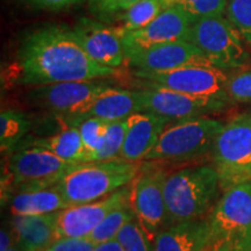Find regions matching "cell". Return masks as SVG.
<instances>
[{
	"mask_svg": "<svg viewBox=\"0 0 251 251\" xmlns=\"http://www.w3.org/2000/svg\"><path fill=\"white\" fill-rule=\"evenodd\" d=\"M139 162L122 159L80 163L56 185L69 206L97 201L129 185L142 170Z\"/></svg>",
	"mask_w": 251,
	"mask_h": 251,
	"instance_id": "3957f363",
	"label": "cell"
},
{
	"mask_svg": "<svg viewBox=\"0 0 251 251\" xmlns=\"http://www.w3.org/2000/svg\"><path fill=\"white\" fill-rule=\"evenodd\" d=\"M94 247L86 237H67L56 240L45 251H93Z\"/></svg>",
	"mask_w": 251,
	"mask_h": 251,
	"instance_id": "d6a6232c",
	"label": "cell"
},
{
	"mask_svg": "<svg viewBox=\"0 0 251 251\" xmlns=\"http://www.w3.org/2000/svg\"><path fill=\"white\" fill-rule=\"evenodd\" d=\"M219 176L212 165L186 168L168 175L164 199L168 226L201 219L218 196Z\"/></svg>",
	"mask_w": 251,
	"mask_h": 251,
	"instance_id": "7a4b0ae2",
	"label": "cell"
},
{
	"mask_svg": "<svg viewBox=\"0 0 251 251\" xmlns=\"http://www.w3.org/2000/svg\"><path fill=\"white\" fill-rule=\"evenodd\" d=\"M111 85L99 80L69 81L33 86L28 92L30 103L61 117H80L92 101Z\"/></svg>",
	"mask_w": 251,
	"mask_h": 251,
	"instance_id": "9c48e42d",
	"label": "cell"
},
{
	"mask_svg": "<svg viewBox=\"0 0 251 251\" xmlns=\"http://www.w3.org/2000/svg\"><path fill=\"white\" fill-rule=\"evenodd\" d=\"M136 218L134 209L131 208L130 202L119 206L114 211H112L105 219L100 222L98 227L94 228V230L86 238L94 244H99L106 241L113 240L117 237L121 228Z\"/></svg>",
	"mask_w": 251,
	"mask_h": 251,
	"instance_id": "484cf974",
	"label": "cell"
},
{
	"mask_svg": "<svg viewBox=\"0 0 251 251\" xmlns=\"http://www.w3.org/2000/svg\"><path fill=\"white\" fill-rule=\"evenodd\" d=\"M7 251H23V250H21V248L19 247L18 244H13V246L9 248Z\"/></svg>",
	"mask_w": 251,
	"mask_h": 251,
	"instance_id": "f35d334b",
	"label": "cell"
},
{
	"mask_svg": "<svg viewBox=\"0 0 251 251\" xmlns=\"http://www.w3.org/2000/svg\"><path fill=\"white\" fill-rule=\"evenodd\" d=\"M31 122L26 114L17 109H5L0 114V148L2 155L12 153L23 142Z\"/></svg>",
	"mask_w": 251,
	"mask_h": 251,
	"instance_id": "603a6c76",
	"label": "cell"
},
{
	"mask_svg": "<svg viewBox=\"0 0 251 251\" xmlns=\"http://www.w3.org/2000/svg\"><path fill=\"white\" fill-rule=\"evenodd\" d=\"M170 6L169 0H140L119 19V25L115 27L119 28L122 36L130 31L140 30Z\"/></svg>",
	"mask_w": 251,
	"mask_h": 251,
	"instance_id": "cb8c5ba5",
	"label": "cell"
},
{
	"mask_svg": "<svg viewBox=\"0 0 251 251\" xmlns=\"http://www.w3.org/2000/svg\"><path fill=\"white\" fill-rule=\"evenodd\" d=\"M58 212L45 215H13L11 221L15 244L23 251H45L56 241Z\"/></svg>",
	"mask_w": 251,
	"mask_h": 251,
	"instance_id": "d6986e66",
	"label": "cell"
},
{
	"mask_svg": "<svg viewBox=\"0 0 251 251\" xmlns=\"http://www.w3.org/2000/svg\"><path fill=\"white\" fill-rule=\"evenodd\" d=\"M20 144L41 147L71 163H77V164L87 163V153L79 130L76 126L69 125L64 120H63L62 129H59L57 133L47 137L28 139L25 142L23 141Z\"/></svg>",
	"mask_w": 251,
	"mask_h": 251,
	"instance_id": "44dd1931",
	"label": "cell"
},
{
	"mask_svg": "<svg viewBox=\"0 0 251 251\" xmlns=\"http://www.w3.org/2000/svg\"><path fill=\"white\" fill-rule=\"evenodd\" d=\"M220 188L251 181V114L243 113L224 126L213 147Z\"/></svg>",
	"mask_w": 251,
	"mask_h": 251,
	"instance_id": "5b68a950",
	"label": "cell"
},
{
	"mask_svg": "<svg viewBox=\"0 0 251 251\" xmlns=\"http://www.w3.org/2000/svg\"><path fill=\"white\" fill-rule=\"evenodd\" d=\"M77 165L41 147L20 144L9 153L2 171L11 177L12 191L20 193L55 186Z\"/></svg>",
	"mask_w": 251,
	"mask_h": 251,
	"instance_id": "8992f818",
	"label": "cell"
},
{
	"mask_svg": "<svg viewBox=\"0 0 251 251\" xmlns=\"http://www.w3.org/2000/svg\"><path fill=\"white\" fill-rule=\"evenodd\" d=\"M131 186L83 205L69 206L58 212L56 222V240L67 237H86L98 227L100 222L119 206L130 202Z\"/></svg>",
	"mask_w": 251,
	"mask_h": 251,
	"instance_id": "4fadbf2b",
	"label": "cell"
},
{
	"mask_svg": "<svg viewBox=\"0 0 251 251\" xmlns=\"http://www.w3.org/2000/svg\"><path fill=\"white\" fill-rule=\"evenodd\" d=\"M224 126L221 121L208 117L176 121L165 128L144 159L150 162H186L205 156L213 150Z\"/></svg>",
	"mask_w": 251,
	"mask_h": 251,
	"instance_id": "277c9868",
	"label": "cell"
},
{
	"mask_svg": "<svg viewBox=\"0 0 251 251\" xmlns=\"http://www.w3.org/2000/svg\"><path fill=\"white\" fill-rule=\"evenodd\" d=\"M134 75L142 84L164 87L200 99L214 100L229 105L227 90L228 74L215 67H186L165 72H137Z\"/></svg>",
	"mask_w": 251,
	"mask_h": 251,
	"instance_id": "ba28073f",
	"label": "cell"
},
{
	"mask_svg": "<svg viewBox=\"0 0 251 251\" xmlns=\"http://www.w3.org/2000/svg\"><path fill=\"white\" fill-rule=\"evenodd\" d=\"M17 68L19 83L31 86L101 80L117 74L114 69L94 62L74 30L55 25L39 28L25 37Z\"/></svg>",
	"mask_w": 251,
	"mask_h": 251,
	"instance_id": "6da1fadb",
	"label": "cell"
},
{
	"mask_svg": "<svg viewBox=\"0 0 251 251\" xmlns=\"http://www.w3.org/2000/svg\"><path fill=\"white\" fill-rule=\"evenodd\" d=\"M229 251H251V235L231 242Z\"/></svg>",
	"mask_w": 251,
	"mask_h": 251,
	"instance_id": "d590c367",
	"label": "cell"
},
{
	"mask_svg": "<svg viewBox=\"0 0 251 251\" xmlns=\"http://www.w3.org/2000/svg\"><path fill=\"white\" fill-rule=\"evenodd\" d=\"M115 238L120 242L125 251H153L152 240L136 218L127 222Z\"/></svg>",
	"mask_w": 251,
	"mask_h": 251,
	"instance_id": "f1b7e54d",
	"label": "cell"
},
{
	"mask_svg": "<svg viewBox=\"0 0 251 251\" xmlns=\"http://www.w3.org/2000/svg\"><path fill=\"white\" fill-rule=\"evenodd\" d=\"M250 114H251V112H250Z\"/></svg>",
	"mask_w": 251,
	"mask_h": 251,
	"instance_id": "ab89813d",
	"label": "cell"
},
{
	"mask_svg": "<svg viewBox=\"0 0 251 251\" xmlns=\"http://www.w3.org/2000/svg\"><path fill=\"white\" fill-rule=\"evenodd\" d=\"M221 70H238L251 62L247 42L225 17H209L196 20L188 40Z\"/></svg>",
	"mask_w": 251,
	"mask_h": 251,
	"instance_id": "52a82bcc",
	"label": "cell"
},
{
	"mask_svg": "<svg viewBox=\"0 0 251 251\" xmlns=\"http://www.w3.org/2000/svg\"><path fill=\"white\" fill-rule=\"evenodd\" d=\"M225 14L251 48V0H228Z\"/></svg>",
	"mask_w": 251,
	"mask_h": 251,
	"instance_id": "f546056e",
	"label": "cell"
},
{
	"mask_svg": "<svg viewBox=\"0 0 251 251\" xmlns=\"http://www.w3.org/2000/svg\"><path fill=\"white\" fill-rule=\"evenodd\" d=\"M140 0H89L93 15L105 23L118 21L131 6Z\"/></svg>",
	"mask_w": 251,
	"mask_h": 251,
	"instance_id": "1f68e13d",
	"label": "cell"
},
{
	"mask_svg": "<svg viewBox=\"0 0 251 251\" xmlns=\"http://www.w3.org/2000/svg\"><path fill=\"white\" fill-rule=\"evenodd\" d=\"M127 133V120L109 122L106 129L102 148L94 157L93 162H107L120 159V153Z\"/></svg>",
	"mask_w": 251,
	"mask_h": 251,
	"instance_id": "4316f807",
	"label": "cell"
},
{
	"mask_svg": "<svg viewBox=\"0 0 251 251\" xmlns=\"http://www.w3.org/2000/svg\"><path fill=\"white\" fill-rule=\"evenodd\" d=\"M227 96L230 102H251V69L237 70L228 75L226 84Z\"/></svg>",
	"mask_w": 251,
	"mask_h": 251,
	"instance_id": "4dcf8cb0",
	"label": "cell"
},
{
	"mask_svg": "<svg viewBox=\"0 0 251 251\" xmlns=\"http://www.w3.org/2000/svg\"><path fill=\"white\" fill-rule=\"evenodd\" d=\"M69 207L57 186L42 190L20 192L12 198L11 212L13 215H45Z\"/></svg>",
	"mask_w": 251,
	"mask_h": 251,
	"instance_id": "7402d4cb",
	"label": "cell"
},
{
	"mask_svg": "<svg viewBox=\"0 0 251 251\" xmlns=\"http://www.w3.org/2000/svg\"><path fill=\"white\" fill-rule=\"evenodd\" d=\"M171 122L148 112H137L127 119V133L120 159L139 162L146 158Z\"/></svg>",
	"mask_w": 251,
	"mask_h": 251,
	"instance_id": "e0dca14e",
	"label": "cell"
},
{
	"mask_svg": "<svg viewBox=\"0 0 251 251\" xmlns=\"http://www.w3.org/2000/svg\"><path fill=\"white\" fill-rule=\"evenodd\" d=\"M193 23V19L183 9L177 6H170L147 27L122 36L126 59L152 47L188 40Z\"/></svg>",
	"mask_w": 251,
	"mask_h": 251,
	"instance_id": "5bb4252c",
	"label": "cell"
},
{
	"mask_svg": "<svg viewBox=\"0 0 251 251\" xmlns=\"http://www.w3.org/2000/svg\"><path fill=\"white\" fill-rule=\"evenodd\" d=\"M93 251H125V250L117 238H113V240L106 241V242L96 244Z\"/></svg>",
	"mask_w": 251,
	"mask_h": 251,
	"instance_id": "e575fe53",
	"label": "cell"
},
{
	"mask_svg": "<svg viewBox=\"0 0 251 251\" xmlns=\"http://www.w3.org/2000/svg\"><path fill=\"white\" fill-rule=\"evenodd\" d=\"M142 86L136 91L141 112L152 113L170 122L207 117L228 106L225 102L196 98L164 87L148 84H142Z\"/></svg>",
	"mask_w": 251,
	"mask_h": 251,
	"instance_id": "8fae6325",
	"label": "cell"
},
{
	"mask_svg": "<svg viewBox=\"0 0 251 251\" xmlns=\"http://www.w3.org/2000/svg\"><path fill=\"white\" fill-rule=\"evenodd\" d=\"M126 63L137 72H165L186 67H214L201 50L187 40L175 41L143 50L129 56Z\"/></svg>",
	"mask_w": 251,
	"mask_h": 251,
	"instance_id": "9a60e30c",
	"label": "cell"
},
{
	"mask_svg": "<svg viewBox=\"0 0 251 251\" xmlns=\"http://www.w3.org/2000/svg\"><path fill=\"white\" fill-rule=\"evenodd\" d=\"M168 177L163 169L142 170L131 185L130 205L136 219L149 237L153 240L166 224L164 184Z\"/></svg>",
	"mask_w": 251,
	"mask_h": 251,
	"instance_id": "7c38bea8",
	"label": "cell"
},
{
	"mask_svg": "<svg viewBox=\"0 0 251 251\" xmlns=\"http://www.w3.org/2000/svg\"><path fill=\"white\" fill-rule=\"evenodd\" d=\"M230 249V243H213L205 251H229Z\"/></svg>",
	"mask_w": 251,
	"mask_h": 251,
	"instance_id": "74e56055",
	"label": "cell"
},
{
	"mask_svg": "<svg viewBox=\"0 0 251 251\" xmlns=\"http://www.w3.org/2000/svg\"><path fill=\"white\" fill-rule=\"evenodd\" d=\"M72 30L87 55L98 64L118 70L126 62L122 33L118 27H109L93 19L81 18Z\"/></svg>",
	"mask_w": 251,
	"mask_h": 251,
	"instance_id": "2e32d148",
	"label": "cell"
},
{
	"mask_svg": "<svg viewBox=\"0 0 251 251\" xmlns=\"http://www.w3.org/2000/svg\"><path fill=\"white\" fill-rule=\"evenodd\" d=\"M212 246L208 219L169 226L156 235L153 251H205Z\"/></svg>",
	"mask_w": 251,
	"mask_h": 251,
	"instance_id": "ac0fdd59",
	"label": "cell"
},
{
	"mask_svg": "<svg viewBox=\"0 0 251 251\" xmlns=\"http://www.w3.org/2000/svg\"><path fill=\"white\" fill-rule=\"evenodd\" d=\"M25 1L29 2V4L34 6H37L40 8L57 11V9H63L65 7H70V6L79 4L83 0H25Z\"/></svg>",
	"mask_w": 251,
	"mask_h": 251,
	"instance_id": "836d02e7",
	"label": "cell"
},
{
	"mask_svg": "<svg viewBox=\"0 0 251 251\" xmlns=\"http://www.w3.org/2000/svg\"><path fill=\"white\" fill-rule=\"evenodd\" d=\"M69 125L76 126L79 130L87 153V163L93 162L94 157L102 148L108 122L91 117H61Z\"/></svg>",
	"mask_w": 251,
	"mask_h": 251,
	"instance_id": "d4e9b609",
	"label": "cell"
},
{
	"mask_svg": "<svg viewBox=\"0 0 251 251\" xmlns=\"http://www.w3.org/2000/svg\"><path fill=\"white\" fill-rule=\"evenodd\" d=\"M141 112L136 91L111 86L99 94L80 117L97 118L105 122L127 120L130 115Z\"/></svg>",
	"mask_w": 251,
	"mask_h": 251,
	"instance_id": "ffe728a7",
	"label": "cell"
},
{
	"mask_svg": "<svg viewBox=\"0 0 251 251\" xmlns=\"http://www.w3.org/2000/svg\"><path fill=\"white\" fill-rule=\"evenodd\" d=\"M1 240H0V251H7L9 248H11L12 238H11V233L7 230V229H1Z\"/></svg>",
	"mask_w": 251,
	"mask_h": 251,
	"instance_id": "8d00e7d4",
	"label": "cell"
},
{
	"mask_svg": "<svg viewBox=\"0 0 251 251\" xmlns=\"http://www.w3.org/2000/svg\"><path fill=\"white\" fill-rule=\"evenodd\" d=\"M228 0H169L171 6H177L194 21L209 17H224Z\"/></svg>",
	"mask_w": 251,
	"mask_h": 251,
	"instance_id": "83f0119b",
	"label": "cell"
},
{
	"mask_svg": "<svg viewBox=\"0 0 251 251\" xmlns=\"http://www.w3.org/2000/svg\"><path fill=\"white\" fill-rule=\"evenodd\" d=\"M213 243H231L251 235V181L225 191L208 218Z\"/></svg>",
	"mask_w": 251,
	"mask_h": 251,
	"instance_id": "30bf717a",
	"label": "cell"
}]
</instances>
